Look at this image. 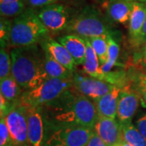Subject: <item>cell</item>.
Returning a JSON list of instances; mask_svg holds the SVG:
<instances>
[{
	"mask_svg": "<svg viewBox=\"0 0 146 146\" xmlns=\"http://www.w3.org/2000/svg\"><path fill=\"white\" fill-rule=\"evenodd\" d=\"M94 130L107 146H118L124 143L122 126L116 119L98 117Z\"/></svg>",
	"mask_w": 146,
	"mask_h": 146,
	"instance_id": "cell-12",
	"label": "cell"
},
{
	"mask_svg": "<svg viewBox=\"0 0 146 146\" xmlns=\"http://www.w3.org/2000/svg\"><path fill=\"white\" fill-rule=\"evenodd\" d=\"M123 146H131V145H129V144H127V143H125V142H124V143H123Z\"/></svg>",
	"mask_w": 146,
	"mask_h": 146,
	"instance_id": "cell-37",
	"label": "cell"
},
{
	"mask_svg": "<svg viewBox=\"0 0 146 146\" xmlns=\"http://www.w3.org/2000/svg\"><path fill=\"white\" fill-rule=\"evenodd\" d=\"M11 76L24 91L40 86L49 79L45 70V51L37 45L11 50Z\"/></svg>",
	"mask_w": 146,
	"mask_h": 146,
	"instance_id": "cell-2",
	"label": "cell"
},
{
	"mask_svg": "<svg viewBox=\"0 0 146 146\" xmlns=\"http://www.w3.org/2000/svg\"><path fill=\"white\" fill-rule=\"evenodd\" d=\"M23 92L24 90L11 75L0 80V94L11 103L19 104Z\"/></svg>",
	"mask_w": 146,
	"mask_h": 146,
	"instance_id": "cell-18",
	"label": "cell"
},
{
	"mask_svg": "<svg viewBox=\"0 0 146 146\" xmlns=\"http://www.w3.org/2000/svg\"><path fill=\"white\" fill-rule=\"evenodd\" d=\"M26 0H0V14L2 17H16L25 10Z\"/></svg>",
	"mask_w": 146,
	"mask_h": 146,
	"instance_id": "cell-22",
	"label": "cell"
},
{
	"mask_svg": "<svg viewBox=\"0 0 146 146\" xmlns=\"http://www.w3.org/2000/svg\"><path fill=\"white\" fill-rule=\"evenodd\" d=\"M58 42L68 50L76 65H83L86 54V45L83 37L76 34L69 33L59 36Z\"/></svg>",
	"mask_w": 146,
	"mask_h": 146,
	"instance_id": "cell-16",
	"label": "cell"
},
{
	"mask_svg": "<svg viewBox=\"0 0 146 146\" xmlns=\"http://www.w3.org/2000/svg\"><path fill=\"white\" fill-rule=\"evenodd\" d=\"M127 1H129V2H140V3H146V0H127Z\"/></svg>",
	"mask_w": 146,
	"mask_h": 146,
	"instance_id": "cell-36",
	"label": "cell"
},
{
	"mask_svg": "<svg viewBox=\"0 0 146 146\" xmlns=\"http://www.w3.org/2000/svg\"><path fill=\"white\" fill-rule=\"evenodd\" d=\"M72 84L73 88L78 93L93 102L108 94L115 86L104 80L78 72L74 73Z\"/></svg>",
	"mask_w": 146,
	"mask_h": 146,
	"instance_id": "cell-9",
	"label": "cell"
},
{
	"mask_svg": "<svg viewBox=\"0 0 146 146\" xmlns=\"http://www.w3.org/2000/svg\"><path fill=\"white\" fill-rule=\"evenodd\" d=\"M145 54H146V43L145 44V46H143V48H142V50H141V52L139 54V57L143 56V55H145Z\"/></svg>",
	"mask_w": 146,
	"mask_h": 146,
	"instance_id": "cell-35",
	"label": "cell"
},
{
	"mask_svg": "<svg viewBox=\"0 0 146 146\" xmlns=\"http://www.w3.org/2000/svg\"><path fill=\"white\" fill-rule=\"evenodd\" d=\"M132 2L127 0H109L107 14L111 21L127 26L129 24Z\"/></svg>",
	"mask_w": 146,
	"mask_h": 146,
	"instance_id": "cell-17",
	"label": "cell"
},
{
	"mask_svg": "<svg viewBox=\"0 0 146 146\" xmlns=\"http://www.w3.org/2000/svg\"><path fill=\"white\" fill-rule=\"evenodd\" d=\"M42 110L45 123L53 124H76L94 128L98 118L94 102L73 86Z\"/></svg>",
	"mask_w": 146,
	"mask_h": 146,
	"instance_id": "cell-1",
	"label": "cell"
},
{
	"mask_svg": "<svg viewBox=\"0 0 146 146\" xmlns=\"http://www.w3.org/2000/svg\"><path fill=\"white\" fill-rule=\"evenodd\" d=\"M58 0H26V3L31 8H42L51 4L57 3Z\"/></svg>",
	"mask_w": 146,
	"mask_h": 146,
	"instance_id": "cell-30",
	"label": "cell"
},
{
	"mask_svg": "<svg viewBox=\"0 0 146 146\" xmlns=\"http://www.w3.org/2000/svg\"><path fill=\"white\" fill-rule=\"evenodd\" d=\"M83 38L84 39L86 45V54L85 60L83 64V72L89 76L99 79L101 75L102 74V72H101L99 70V59L88 38Z\"/></svg>",
	"mask_w": 146,
	"mask_h": 146,
	"instance_id": "cell-20",
	"label": "cell"
},
{
	"mask_svg": "<svg viewBox=\"0 0 146 146\" xmlns=\"http://www.w3.org/2000/svg\"><path fill=\"white\" fill-rule=\"evenodd\" d=\"M102 1H103V0H102Z\"/></svg>",
	"mask_w": 146,
	"mask_h": 146,
	"instance_id": "cell-39",
	"label": "cell"
},
{
	"mask_svg": "<svg viewBox=\"0 0 146 146\" xmlns=\"http://www.w3.org/2000/svg\"><path fill=\"white\" fill-rule=\"evenodd\" d=\"M136 126L146 139V113L141 115L136 121Z\"/></svg>",
	"mask_w": 146,
	"mask_h": 146,
	"instance_id": "cell-31",
	"label": "cell"
},
{
	"mask_svg": "<svg viewBox=\"0 0 146 146\" xmlns=\"http://www.w3.org/2000/svg\"><path fill=\"white\" fill-rule=\"evenodd\" d=\"M44 66L49 78L72 79L75 73L60 64L46 51H45Z\"/></svg>",
	"mask_w": 146,
	"mask_h": 146,
	"instance_id": "cell-19",
	"label": "cell"
},
{
	"mask_svg": "<svg viewBox=\"0 0 146 146\" xmlns=\"http://www.w3.org/2000/svg\"><path fill=\"white\" fill-rule=\"evenodd\" d=\"M66 32L76 34L81 37L91 38L96 36L108 37L111 35L101 14L93 7H85L74 15Z\"/></svg>",
	"mask_w": 146,
	"mask_h": 146,
	"instance_id": "cell-5",
	"label": "cell"
},
{
	"mask_svg": "<svg viewBox=\"0 0 146 146\" xmlns=\"http://www.w3.org/2000/svg\"><path fill=\"white\" fill-rule=\"evenodd\" d=\"M49 31L44 26L33 8H26L21 15L12 20L9 47L35 46L49 36Z\"/></svg>",
	"mask_w": 146,
	"mask_h": 146,
	"instance_id": "cell-3",
	"label": "cell"
},
{
	"mask_svg": "<svg viewBox=\"0 0 146 146\" xmlns=\"http://www.w3.org/2000/svg\"><path fill=\"white\" fill-rule=\"evenodd\" d=\"M122 88L115 85L108 94L94 102L98 117L109 119L117 118L118 102Z\"/></svg>",
	"mask_w": 146,
	"mask_h": 146,
	"instance_id": "cell-14",
	"label": "cell"
},
{
	"mask_svg": "<svg viewBox=\"0 0 146 146\" xmlns=\"http://www.w3.org/2000/svg\"><path fill=\"white\" fill-rule=\"evenodd\" d=\"M17 105L18 104H14V103L10 102L9 101L6 99L3 95L0 94V115H1V118H5Z\"/></svg>",
	"mask_w": 146,
	"mask_h": 146,
	"instance_id": "cell-29",
	"label": "cell"
},
{
	"mask_svg": "<svg viewBox=\"0 0 146 146\" xmlns=\"http://www.w3.org/2000/svg\"><path fill=\"white\" fill-rule=\"evenodd\" d=\"M72 86V79L49 78L36 89L24 91L19 103L42 107L58 99Z\"/></svg>",
	"mask_w": 146,
	"mask_h": 146,
	"instance_id": "cell-6",
	"label": "cell"
},
{
	"mask_svg": "<svg viewBox=\"0 0 146 146\" xmlns=\"http://www.w3.org/2000/svg\"><path fill=\"white\" fill-rule=\"evenodd\" d=\"M11 75V57L8 47H1L0 50V80Z\"/></svg>",
	"mask_w": 146,
	"mask_h": 146,
	"instance_id": "cell-25",
	"label": "cell"
},
{
	"mask_svg": "<svg viewBox=\"0 0 146 146\" xmlns=\"http://www.w3.org/2000/svg\"><path fill=\"white\" fill-rule=\"evenodd\" d=\"M123 130V136L125 143L131 146H146V139L142 135L136 125L132 123H127L121 124Z\"/></svg>",
	"mask_w": 146,
	"mask_h": 146,
	"instance_id": "cell-21",
	"label": "cell"
},
{
	"mask_svg": "<svg viewBox=\"0 0 146 146\" xmlns=\"http://www.w3.org/2000/svg\"><path fill=\"white\" fill-rule=\"evenodd\" d=\"M40 45L43 50L49 53L60 64L71 72H76L77 65L68 50L62 44L54 40L50 36H47L40 43Z\"/></svg>",
	"mask_w": 146,
	"mask_h": 146,
	"instance_id": "cell-13",
	"label": "cell"
},
{
	"mask_svg": "<svg viewBox=\"0 0 146 146\" xmlns=\"http://www.w3.org/2000/svg\"><path fill=\"white\" fill-rule=\"evenodd\" d=\"M146 43V19L145 23H144V25L142 28V30L141 32V34L140 36L138 38V41H137V44H136V46L137 48H139L141 46H145V44Z\"/></svg>",
	"mask_w": 146,
	"mask_h": 146,
	"instance_id": "cell-33",
	"label": "cell"
},
{
	"mask_svg": "<svg viewBox=\"0 0 146 146\" xmlns=\"http://www.w3.org/2000/svg\"><path fill=\"white\" fill-rule=\"evenodd\" d=\"M4 119L10 132L11 146H31L29 141L25 106L19 103Z\"/></svg>",
	"mask_w": 146,
	"mask_h": 146,
	"instance_id": "cell-8",
	"label": "cell"
},
{
	"mask_svg": "<svg viewBox=\"0 0 146 146\" xmlns=\"http://www.w3.org/2000/svg\"><path fill=\"white\" fill-rule=\"evenodd\" d=\"M146 19V3L132 2L130 20L128 24L129 40L133 47L136 46L144 23Z\"/></svg>",
	"mask_w": 146,
	"mask_h": 146,
	"instance_id": "cell-15",
	"label": "cell"
},
{
	"mask_svg": "<svg viewBox=\"0 0 146 146\" xmlns=\"http://www.w3.org/2000/svg\"><path fill=\"white\" fill-rule=\"evenodd\" d=\"M12 21L9 18L1 16L0 20V42L1 47H9V38H10L11 29Z\"/></svg>",
	"mask_w": 146,
	"mask_h": 146,
	"instance_id": "cell-27",
	"label": "cell"
},
{
	"mask_svg": "<svg viewBox=\"0 0 146 146\" xmlns=\"http://www.w3.org/2000/svg\"><path fill=\"white\" fill-rule=\"evenodd\" d=\"M0 146H11L10 132L4 118L0 119Z\"/></svg>",
	"mask_w": 146,
	"mask_h": 146,
	"instance_id": "cell-28",
	"label": "cell"
},
{
	"mask_svg": "<svg viewBox=\"0 0 146 146\" xmlns=\"http://www.w3.org/2000/svg\"><path fill=\"white\" fill-rule=\"evenodd\" d=\"M93 132L84 126L45 123L44 146H86Z\"/></svg>",
	"mask_w": 146,
	"mask_h": 146,
	"instance_id": "cell-4",
	"label": "cell"
},
{
	"mask_svg": "<svg viewBox=\"0 0 146 146\" xmlns=\"http://www.w3.org/2000/svg\"><path fill=\"white\" fill-rule=\"evenodd\" d=\"M99 59L100 66L104 65L108 60V42L107 37L96 36L88 38Z\"/></svg>",
	"mask_w": 146,
	"mask_h": 146,
	"instance_id": "cell-24",
	"label": "cell"
},
{
	"mask_svg": "<svg viewBox=\"0 0 146 146\" xmlns=\"http://www.w3.org/2000/svg\"><path fill=\"white\" fill-rule=\"evenodd\" d=\"M131 83L141 98L146 103V73L136 72L131 75Z\"/></svg>",
	"mask_w": 146,
	"mask_h": 146,
	"instance_id": "cell-26",
	"label": "cell"
},
{
	"mask_svg": "<svg viewBox=\"0 0 146 146\" xmlns=\"http://www.w3.org/2000/svg\"><path fill=\"white\" fill-rule=\"evenodd\" d=\"M86 146H107L106 145L104 141H102V139L100 137L94 130V132L92 134V136L89 139V142Z\"/></svg>",
	"mask_w": 146,
	"mask_h": 146,
	"instance_id": "cell-32",
	"label": "cell"
},
{
	"mask_svg": "<svg viewBox=\"0 0 146 146\" xmlns=\"http://www.w3.org/2000/svg\"><path fill=\"white\" fill-rule=\"evenodd\" d=\"M36 13L49 33L54 34L66 31L73 17L70 7L58 3L40 8Z\"/></svg>",
	"mask_w": 146,
	"mask_h": 146,
	"instance_id": "cell-7",
	"label": "cell"
},
{
	"mask_svg": "<svg viewBox=\"0 0 146 146\" xmlns=\"http://www.w3.org/2000/svg\"><path fill=\"white\" fill-rule=\"evenodd\" d=\"M24 106L26 110L28 134L30 145L44 146L45 119L42 107L26 105Z\"/></svg>",
	"mask_w": 146,
	"mask_h": 146,
	"instance_id": "cell-11",
	"label": "cell"
},
{
	"mask_svg": "<svg viewBox=\"0 0 146 146\" xmlns=\"http://www.w3.org/2000/svg\"><path fill=\"white\" fill-rule=\"evenodd\" d=\"M108 42V60L104 65L100 66V72L102 73H108L111 72L112 68L117 65V60L119 54V46L114 37L109 36L107 37Z\"/></svg>",
	"mask_w": 146,
	"mask_h": 146,
	"instance_id": "cell-23",
	"label": "cell"
},
{
	"mask_svg": "<svg viewBox=\"0 0 146 146\" xmlns=\"http://www.w3.org/2000/svg\"><path fill=\"white\" fill-rule=\"evenodd\" d=\"M141 97L133 89L131 83L122 88L118 102L117 119L120 124L131 122V119L137 111Z\"/></svg>",
	"mask_w": 146,
	"mask_h": 146,
	"instance_id": "cell-10",
	"label": "cell"
},
{
	"mask_svg": "<svg viewBox=\"0 0 146 146\" xmlns=\"http://www.w3.org/2000/svg\"><path fill=\"white\" fill-rule=\"evenodd\" d=\"M118 146H123V145H118Z\"/></svg>",
	"mask_w": 146,
	"mask_h": 146,
	"instance_id": "cell-38",
	"label": "cell"
},
{
	"mask_svg": "<svg viewBox=\"0 0 146 146\" xmlns=\"http://www.w3.org/2000/svg\"><path fill=\"white\" fill-rule=\"evenodd\" d=\"M138 58L141 61V65L146 69V54L143 55V56H141V57H139Z\"/></svg>",
	"mask_w": 146,
	"mask_h": 146,
	"instance_id": "cell-34",
	"label": "cell"
}]
</instances>
